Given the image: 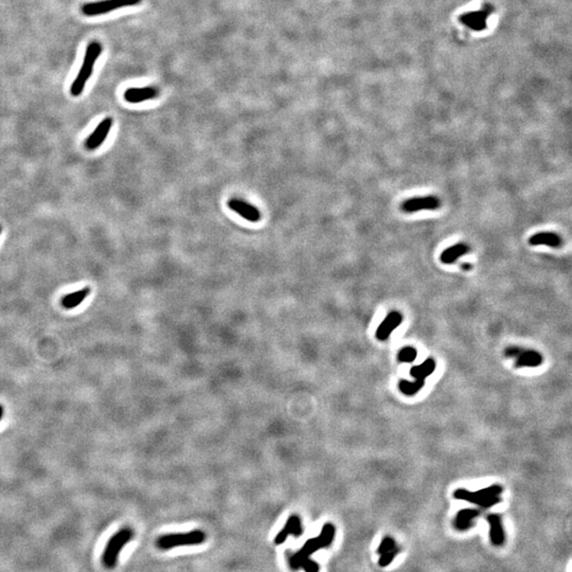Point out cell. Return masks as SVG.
I'll return each mask as SVG.
<instances>
[{
    "instance_id": "obj_1",
    "label": "cell",
    "mask_w": 572,
    "mask_h": 572,
    "mask_svg": "<svg viewBox=\"0 0 572 572\" xmlns=\"http://www.w3.org/2000/svg\"><path fill=\"white\" fill-rule=\"evenodd\" d=\"M336 535V528L333 524L326 523L323 525L320 534L314 539L306 541L304 546L289 558L288 565L291 570H304V572H319L320 566L316 562L311 561L310 557L323 548L330 547Z\"/></svg>"
},
{
    "instance_id": "obj_2",
    "label": "cell",
    "mask_w": 572,
    "mask_h": 572,
    "mask_svg": "<svg viewBox=\"0 0 572 572\" xmlns=\"http://www.w3.org/2000/svg\"><path fill=\"white\" fill-rule=\"evenodd\" d=\"M502 491H504L502 487L498 484H494L489 488L476 492H471L465 489H458L454 493V497L459 500L471 502V504L483 509H489L493 506L498 505L501 501L500 495Z\"/></svg>"
},
{
    "instance_id": "obj_3",
    "label": "cell",
    "mask_w": 572,
    "mask_h": 572,
    "mask_svg": "<svg viewBox=\"0 0 572 572\" xmlns=\"http://www.w3.org/2000/svg\"><path fill=\"white\" fill-rule=\"evenodd\" d=\"M101 52L102 46L99 41H91L90 44H88L87 48H86L82 67L70 87V92L73 97H79L83 92L86 83H87L92 74L94 64L97 62L98 57L101 55Z\"/></svg>"
},
{
    "instance_id": "obj_4",
    "label": "cell",
    "mask_w": 572,
    "mask_h": 572,
    "mask_svg": "<svg viewBox=\"0 0 572 572\" xmlns=\"http://www.w3.org/2000/svg\"><path fill=\"white\" fill-rule=\"evenodd\" d=\"M134 530L128 527L120 529L118 532L112 535L102 554L103 566L107 569L116 568L121 550L134 539Z\"/></svg>"
},
{
    "instance_id": "obj_5",
    "label": "cell",
    "mask_w": 572,
    "mask_h": 572,
    "mask_svg": "<svg viewBox=\"0 0 572 572\" xmlns=\"http://www.w3.org/2000/svg\"><path fill=\"white\" fill-rule=\"evenodd\" d=\"M436 369V361L428 358L425 361H423L421 365L414 366L410 369V375L414 378V381L409 380H401L398 383V388H400L401 392L405 395L412 396L415 395L425 385V379L429 375L433 373Z\"/></svg>"
},
{
    "instance_id": "obj_6",
    "label": "cell",
    "mask_w": 572,
    "mask_h": 572,
    "mask_svg": "<svg viewBox=\"0 0 572 572\" xmlns=\"http://www.w3.org/2000/svg\"><path fill=\"white\" fill-rule=\"evenodd\" d=\"M206 541V533L202 530H194L187 533H171L159 536L156 546L160 550H170L181 546L201 545Z\"/></svg>"
},
{
    "instance_id": "obj_7",
    "label": "cell",
    "mask_w": 572,
    "mask_h": 572,
    "mask_svg": "<svg viewBox=\"0 0 572 572\" xmlns=\"http://www.w3.org/2000/svg\"><path fill=\"white\" fill-rule=\"evenodd\" d=\"M141 2V0H100L88 2L82 6V12L86 16H97L116 11L120 7L133 6Z\"/></svg>"
},
{
    "instance_id": "obj_8",
    "label": "cell",
    "mask_w": 572,
    "mask_h": 572,
    "mask_svg": "<svg viewBox=\"0 0 572 572\" xmlns=\"http://www.w3.org/2000/svg\"><path fill=\"white\" fill-rule=\"evenodd\" d=\"M441 207L439 197L429 195L423 197H413L403 202L401 210L405 213H414L421 210H437Z\"/></svg>"
},
{
    "instance_id": "obj_9",
    "label": "cell",
    "mask_w": 572,
    "mask_h": 572,
    "mask_svg": "<svg viewBox=\"0 0 572 572\" xmlns=\"http://www.w3.org/2000/svg\"><path fill=\"white\" fill-rule=\"evenodd\" d=\"M402 321H403V316L400 311L397 310L390 311L387 317L383 320V322H381L377 327L375 337L380 341L387 340L395 328L397 326H400Z\"/></svg>"
},
{
    "instance_id": "obj_10",
    "label": "cell",
    "mask_w": 572,
    "mask_h": 572,
    "mask_svg": "<svg viewBox=\"0 0 572 572\" xmlns=\"http://www.w3.org/2000/svg\"><path fill=\"white\" fill-rule=\"evenodd\" d=\"M228 207L232 211L237 212L242 218L251 223H257L261 220V212L255 206L243 201V199H230L228 202Z\"/></svg>"
},
{
    "instance_id": "obj_11",
    "label": "cell",
    "mask_w": 572,
    "mask_h": 572,
    "mask_svg": "<svg viewBox=\"0 0 572 572\" xmlns=\"http://www.w3.org/2000/svg\"><path fill=\"white\" fill-rule=\"evenodd\" d=\"M112 126V118L107 117L104 119L102 122L94 129L93 133L87 138L85 142L86 149L88 150H95L101 146V144L106 139L110 128Z\"/></svg>"
},
{
    "instance_id": "obj_12",
    "label": "cell",
    "mask_w": 572,
    "mask_h": 572,
    "mask_svg": "<svg viewBox=\"0 0 572 572\" xmlns=\"http://www.w3.org/2000/svg\"><path fill=\"white\" fill-rule=\"evenodd\" d=\"M302 533H303V528L301 518L297 514L290 515L282 530L275 537V544L281 545L286 541V539H287L289 535L299 537L302 535Z\"/></svg>"
},
{
    "instance_id": "obj_13",
    "label": "cell",
    "mask_w": 572,
    "mask_h": 572,
    "mask_svg": "<svg viewBox=\"0 0 572 572\" xmlns=\"http://www.w3.org/2000/svg\"><path fill=\"white\" fill-rule=\"evenodd\" d=\"M487 522L490 525V540L493 546L501 547L506 542V534L502 527L501 517L498 514H490L487 516Z\"/></svg>"
},
{
    "instance_id": "obj_14",
    "label": "cell",
    "mask_w": 572,
    "mask_h": 572,
    "mask_svg": "<svg viewBox=\"0 0 572 572\" xmlns=\"http://www.w3.org/2000/svg\"><path fill=\"white\" fill-rule=\"evenodd\" d=\"M158 97V90L155 87H141V88H128L124 92V99L128 103H142L147 100H153Z\"/></svg>"
},
{
    "instance_id": "obj_15",
    "label": "cell",
    "mask_w": 572,
    "mask_h": 572,
    "mask_svg": "<svg viewBox=\"0 0 572 572\" xmlns=\"http://www.w3.org/2000/svg\"><path fill=\"white\" fill-rule=\"evenodd\" d=\"M471 250L470 246L465 243H457V244L446 248L442 251L440 256V261L443 264H454L461 257L465 256Z\"/></svg>"
},
{
    "instance_id": "obj_16",
    "label": "cell",
    "mask_w": 572,
    "mask_h": 572,
    "mask_svg": "<svg viewBox=\"0 0 572 572\" xmlns=\"http://www.w3.org/2000/svg\"><path fill=\"white\" fill-rule=\"evenodd\" d=\"M480 515L479 510L477 509H463L459 511L454 526L458 531H467L474 526V521Z\"/></svg>"
},
{
    "instance_id": "obj_17",
    "label": "cell",
    "mask_w": 572,
    "mask_h": 572,
    "mask_svg": "<svg viewBox=\"0 0 572 572\" xmlns=\"http://www.w3.org/2000/svg\"><path fill=\"white\" fill-rule=\"evenodd\" d=\"M516 368H535L542 365L543 356L542 354L533 350H522L515 357Z\"/></svg>"
},
{
    "instance_id": "obj_18",
    "label": "cell",
    "mask_w": 572,
    "mask_h": 572,
    "mask_svg": "<svg viewBox=\"0 0 572 572\" xmlns=\"http://www.w3.org/2000/svg\"><path fill=\"white\" fill-rule=\"evenodd\" d=\"M529 244L532 246L546 245L552 248H559L562 246L563 241L561 237L554 232H539L530 237Z\"/></svg>"
},
{
    "instance_id": "obj_19",
    "label": "cell",
    "mask_w": 572,
    "mask_h": 572,
    "mask_svg": "<svg viewBox=\"0 0 572 572\" xmlns=\"http://www.w3.org/2000/svg\"><path fill=\"white\" fill-rule=\"evenodd\" d=\"M90 291H91L90 287H84L77 291L68 293L63 297L62 305L67 309L74 308L79 304H81V303L86 299V297L90 293Z\"/></svg>"
},
{
    "instance_id": "obj_20",
    "label": "cell",
    "mask_w": 572,
    "mask_h": 572,
    "mask_svg": "<svg viewBox=\"0 0 572 572\" xmlns=\"http://www.w3.org/2000/svg\"><path fill=\"white\" fill-rule=\"evenodd\" d=\"M418 352L412 346H405L397 354V359L401 362H412L417 358Z\"/></svg>"
},
{
    "instance_id": "obj_21",
    "label": "cell",
    "mask_w": 572,
    "mask_h": 572,
    "mask_svg": "<svg viewBox=\"0 0 572 572\" xmlns=\"http://www.w3.org/2000/svg\"><path fill=\"white\" fill-rule=\"evenodd\" d=\"M398 552H400V549L395 548V549H393V550H391V551L380 554V558H379V560H378V565H379L380 567H387V566H389V565L391 564V563L393 562V560L396 558Z\"/></svg>"
},
{
    "instance_id": "obj_22",
    "label": "cell",
    "mask_w": 572,
    "mask_h": 572,
    "mask_svg": "<svg viewBox=\"0 0 572 572\" xmlns=\"http://www.w3.org/2000/svg\"><path fill=\"white\" fill-rule=\"evenodd\" d=\"M395 548H397V547H396V544H395V541L392 539V537L386 536L385 539H384L383 541H381V543H380V545H379V547L377 548V551H376V552L380 556V554L389 552V551H391V550H393V549H395Z\"/></svg>"
},
{
    "instance_id": "obj_23",
    "label": "cell",
    "mask_w": 572,
    "mask_h": 572,
    "mask_svg": "<svg viewBox=\"0 0 572 572\" xmlns=\"http://www.w3.org/2000/svg\"><path fill=\"white\" fill-rule=\"evenodd\" d=\"M522 350L521 346H509L505 351V355L507 358H515Z\"/></svg>"
},
{
    "instance_id": "obj_24",
    "label": "cell",
    "mask_w": 572,
    "mask_h": 572,
    "mask_svg": "<svg viewBox=\"0 0 572 572\" xmlns=\"http://www.w3.org/2000/svg\"><path fill=\"white\" fill-rule=\"evenodd\" d=\"M2 417H3V407L0 405V420L2 419Z\"/></svg>"
},
{
    "instance_id": "obj_25",
    "label": "cell",
    "mask_w": 572,
    "mask_h": 572,
    "mask_svg": "<svg viewBox=\"0 0 572 572\" xmlns=\"http://www.w3.org/2000/svg\"><path fill=\"white\" fill-rule=\"evenodd\" d=\"M0 233H1V227H0Z\"/></svg>"
}]
</instances>
